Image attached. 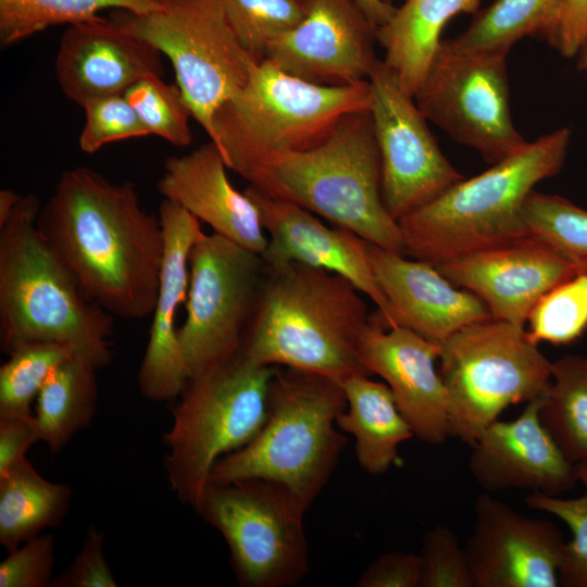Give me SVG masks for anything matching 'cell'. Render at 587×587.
<instances>
[{"mask_svg":"<svg viewBox=\"0 0 587 587\" xmlns=\"http://www.w3.org/2000/svg\"><path fill=\"white\" fill-rule=\"evenodd\" d=\"M37 227L88 299L112 316H151L164 255L159 215L130 182L88 167L66 170L40 209Z\"/></svg>","mask_w":587,"mask_h":587,"instance_id":"1","label":"cell"},{"mask_svg":"<svg viewBox=\"0 0 587 587\" xmlns=\"http://www.w3.org/2000/svg\"><path fill=\"white\" fill-rule=\"evenodd\" d=\"M362 292L344 276L291 262L265 265L240 354L262 366L319 373L340 383L371 375L359 355L371 314Z\"/></svg>","mask_w":587,"mask_h":587,"instance_id":"2","label":"cell"},{"mask_svg":"<svg viewBox=\"0 0 587 587\" xmlns=\"http://www.w3.org/2000/svg\"><path fill=\"white\" fill-rule=\"evenodd\" d=\"M37 196H21L0 226V344L9 354L33 342L71 347L99 370L113 358V317L86 297L37 227Z\"/></svg>","mask_w":587,"mask_h":587,"instance_id":"3","label":"cell"},{"mask_svg":"<svg viewBox=\"0 0 587 587\" xmlns=\"http://www.w3.org/2000/svg\"><path fill=\"white\" fill-rule=\"evenodd\" d=\"M571 132L561 127L398 221L403 254L433 265L530 235L523 208L535 186L562 168Z\"/></svg>","mask_w":587,"mask_h":587,"instance_id":"4","label":"cell"},{"mask_svg":"<svg viewBox=\"0 0 587 587\" xmlns=\"http://www.w3.org/2000/svg\"><path fill=\"white\" fill-rule=\"evenodd\" d=\"M346 408L340 382L277 366L262 427L248 444L215 462L209 483L274 480L287 486L309 509L347 445L346 436L336 429V420Z\"/></svg>","mask_w":587,"mask_h":587,"instance_id":"5","label":"cell"},{"mask_svg":"<svg viewBox=\"0 0 587 587\" xmlns=\"http://www.w3.org/2000/svg\"><path fill=\"white\" fill-rule=\"evenodd\" d=\"M249 186L299 205L370 243L403 254L399 223L382 197V167L370 111L345 115L317 146L253 170Z\"/></svg>","mask_w":587,"mask_h":587,"instance_id":"6","label":"cell"},{"mask_svg":"<svg viewBox=\"0 0 587 587\" xmlns=\"http://www.w3.org/2000/svg\"><path fill=\"white\" fill-rule=\"evenodd\" d=\"M370 82L320 86L259 60L247 84L213 117V141L228 170H253L321 143L347 114L370 111Z\"/></svg>","mask_w":587,"mask_h":587,"instance_id":"7","label":"cell"},{"mask_svg":"<svg viewBox=\"0 0 587 587\" xmlns=\"http://www.w3.org/2000/svg\"><path fill=\"white\" fill-rule=\"evenodd\" d=\"M276 367L239 353L188 380L163 435L167 480L182 502L195 508L215 462L260 430Z\"/></svg>","mask_w":587,"mask_h":587,"instance_id":"8","label":"cell"},{"mask_svg":"<svg viewBox=\"0 0 587 587\" xmlns=\"http://www.w3.org/2000/svg\"><path fill=\"white\" fill-rule=\"evenodd\" d=\"M440 347L449 436L470 446L509 405L542 397L551 384V362L524 327L510 322L490 316L472 323Z\"/></svg>","mask_w":587,"mask_h":587,"instance_id":"9","label":"cell"},{"mask_svg":"<svg viewBox=\"0 0 587 587\" xmlns=\"http://www.w3.org/2000/svg\"><path fill=\"white\" fill-rule=\"evenodd\" d=\"M158 1L157 12L113 10L110 18L171 60L192 118L213 140L215 112L243 88L261 59L241 46L218 0Z\"/></svg>","mask_w":587,"mask_h":587,"instance_id":"10","label":"cell"},{"mask_svg":"<svg viewBox=\"0 0 587 587\" xmlns=\"http://www.w3.org/2000/svg\"><path fill=\"white\" fill-rule=\"evenodd\" d=\"M195 511L224 537L243 587H287L309 571L308 508L287 486L263 478L208 483Z\"/></svg>","mask_w":587,"mask_h":587,"instance_id":"11","label":"cell"},{"mask_svg":"<svg viewBox=\"0 0 587 587\" xmlns=\"http://www.w3.org/2000/svg\"><path fill=\"white\" fill-rule=\"evenodd\" d=\"M186 317L177 338L188 380L239 354L265 274L255 253L216 233L203 234L189 254Z\"/></svg>","mask_w":587,"mask_h":587,"instance_id":"12","label":"cell"},{"mask_svg":"<svg viewBox=\"0 0 587 587\" xmlns=\"http://www.w3.org/2000/svg\"><path fill=\"white\" fill-rule=\"evenodd\" d=\"M507 54L459 50L441 40L414 95L427 121L491 165L527 143L512 122Z\"/></svg>","mask_w":587,"mask_h":587,"instance_id":"13","label":"cell"},{"mask_svg":"<svg viewBox=\"0 0 587 587\" xmlns=\"http://www.w3.org/2000/svg\"><path fill=\"white\" fill-rule=\"evenodd\" d=\"M369 82L383 202L398 222L464 177L441 152L414 97L383 60Z\"/></svg>","mask_w":587,"mask_h":587,"instance_id":"14","label":"cell"},{"mask_svg":"<svg viewBox=\"0 0 587 587\" xmlns=\"http://www.w3.org/2000/svg\"><path fill=\"white\" fill-rule=\"evenodd\" d=\"M377 27L353 0H313L304 20L263 55L283 72L320 86L367 82L379 59Z\"/></svg>","mask_w":587,"mask_h":587,"instance_id":"15","label":"cell"},{"mask_svg":"<svg viewBox=\"0 0 587 587\" xmlns=\"http://www.w3.org/2000/svg\"><path fill=\"white\" fill-rule=\"evenodd\" d=\"M464 546L475 587H558L565 541L546 520L480 495Z\"/></svg>","mask_w":587,"mask_h":587,"instance_id":"16","label":"cell"},{"mask_svg":"<svg viewBox=\"0 0 587 587\" xmlns=\"http://www.w3.org/2000/svg\"><path fill=\"white\" fill-rule=\"evenodd\" d=\"M434 266L453 285L476 295L492 317L521 327L548 291L587 272L534 235Z\"/></svg>","mask_w":587,"mask_h":587,"instance_id":"17","label":"cell"},{"mask_svg":"<svg viewBox=\"0 0 587 587\" xmlns=\"http://www.w3.org/2000/svg\"><path fill=\"white\" fill-rule=\"evenodd\" d=\"M243 192L259 210L267 234L262 254L267 267L297 262L337 273L376 304L380 323L389 327V307L373 271L370 242L348 229L328 227L312 212L251 186Z\"/></svg>","mask_w":587,"mask_h":587,"instance_id":"18","label":"cell"},{"mask_svg":"<svg viewBox=\"0 0 587 587\" xmlns=\"http://www.w3.org/2000/svg\"><path fill=\"white\" fill-rule=\"evenodd\" d=\"M440 350L407 327L386 328L376 313L359 342L364 367L386 382L414 437L429 445L449 437L448 395L436 370Z\"/></svg>","mask_w":587,"mask_h":587,"instance_id":"19","label":"cell"},{"mask_svg":"<svg viewBox=\"0 0 587 587\" xmlns=\"http://www.w3.org/2000/svg\"><path fill=\"white\" fill-rule=\"evenodd\" d=\"M158 215L164 233V255L137 384L147 399L168 401L182 395L188 383L175 319L188 297L190 250L203 230L196 216L167 199L162 200Z\"/></svg>","mask_w":587,"mask_h":587,"instance_id":"20","label":"cell"},{"mask_svg":"<svg viewBox=\"0 0 587 587\" xmlns=\"http://www.w3.org/2000/svg\"><path fill=\"white\" fill-rule=\"evenodd\" d=\"M541 398L527 402L513 421H495L471 445L469 467L487 491L528 489L561 496L577 483L576 467L539 419Z\"/></svg>","mask_w":587,"mask_h":587,"instance_id":"21","label":"cell"},{"mask_svg":"<svg viewBox=\"0 0 587 587\" xmlns=\"http://www.w3.org/2000/svg\"><path fill=\"white\" fill-rule=\"evenodd\" d=\"M162 53L111 18L68 25L55 58L63 93L83 108L99 98L123 95L139 79L163 76Z\"/></svg>","mask_w":587,"mask_h":587,"instance_id":"22","label":"cell"},{"mask_svg":"<svg viewBox=\"0 0 587 587\" xmlns=\"http://www.w3.org/2000/svg\"><path fill=\"white\" fill-rule=\"evenodd\" d=\"M369 252L388 302L389 327L403 326L442 345L461 328L491 316L476 295L459 289L433 264L373 243Z\"/></svg>","mask_w":587,"mask_h":587,"instance_id":"23","label":"cell"},{"mask_svg":"<svg viewBox=\"0 0 587 587\" xmlns=\"http://www.w3.org/2000/svg\"><path fill=\"white\" fill-rule=\"evenodd\" d=\"M220 149L210 140L187 154L167 158L158 190L213 233L262 255L267 236L259 210L230 184Z\"/></svg>","mask_w":587,"mask_h":587,"instance_id":"24","label":"cell"},{"mask_svg":"<svg viewBox=\"0 0 587 587\" xmlns=\"http://www.w3.org/2000/svg\"><path fill=\"white\" fill-rule=\"evenodd\" d=\"M480 0H405L391 20L377 28L383 61L414 97L440 46L445 25L461 13H475Z\"/></svg>","mask_w":587,"mask_h":587,"instance_id":"25","label":"cell"},{"mask_svg":"<svg viewBox=\"0 0 587 587\" xmlns=\"http://www.w3.org/2000/svg\"><path fill=\"white\" fill-rule=\"evenodd\" d=\"M347 408L337 427L355 439V455L369 474L379 475L400 462L399 446L414 434L400 413L387 384L369 375H352L342 383Z\"/></svg>","mask_w":587,"mask_h":587,"instance_id":"26","label":"cell"},{"mask_svg":"<svg viewBox=\"0 0 587 587\" xmlns=\"http://www.w3.org/2000/svg\"><path fill=\"white\" fill-rule=\"evenodd\" d=\"M86 357L74 353L55 366L37 396L35 417L51 453L61 451L96 413L97 371Z\"/></svg>","mask_w":587,"mask_h":587,"instance_id":"27","label":"cell"},{"mask_svg":"<svg viewBox=\"0 0 587 587\" xmlns=\"http://www.w3.org/2000/svg\"><path fill=\"white\" fill-rule=\"evenodd\" d=\"M71 498L68 485L46 479L26 458L0 477V544L10 551L58 526Z\"/></svg>","mask_w":587,"mask_h":587,"instance_id":"28","label":"cell"},{"mask_svg":"<svg viewBox=\"0 0 587 587\" xmlns=\"http://www.w3.org/2000/svg\"><path fill=\"white\" fill-rule=\"evenodd\" d=\"M539 419L572 464L587 463V355L566 354L551 362Z\"/></svg>","mask_w":587,"mask_h":587,"instance_id":"29","label":"cell"},{"mask_svg":"<svg viewBox=\"0 0 587 587\" xmlns=\"http://www.w3.org/2000/svg\"><path fill=\"white\" fill-rule=\"evenodd\" d=\"M569 0H495L477 12L458 37L447 39L465 51H505L525 36L545 39L557 26Z\"/></svg>","mask_w":587,"mask_h":587,"instance_id":"30","label":"cell"},{"mask_svg":"<svg viewBox=\"0 0 587 587\" xmlns=\"http://www.w3.org/2000/svg\"><path fill=\"white\" fill-rule=\"evenodd\" d=\"M105 9L149 14L158 0H0V41L10 46L51 26L93 21Z\"/></svg>","mask_w":587,"mask_h":587,"instance_id":"31","label":"cell"},{"mask_svg":"<svg viewBox=\"0 0 587 587\" xmlns=\"http://www.w3.org/2000/svg\"><path fill=\"white\" fill-rule=\"evenodd\" d=\"M76 353L54 342H33L10 352L0 367V415H32L30 404L52 370Z\"/></svg>","mask_w":587,"mask_h":587,"instance_id":"32","label":"cell"},{"mask_svg":"<svg viewBox=\"0 0 587 587\" xmlns=\"http://www.w3.org/2000/svg\"><path fill=\"white\" fill-rule=\"evenodd\" d=\"M241 46L263 59L267 46L308 15L313 0H218Z\"/></svg>","mask_w":587,"mask_h":587,"instance_id":"33","label":"cell"},{"mask_svg":"<svg viewBox=\"0 0 587 587\" xmlns=\"http://www.w3.org/2000/svg\"><path fill=\"white\" fill-rule=\"evenodd\" d=\"M523 220L534 235L587 268V210L570 200L533 191L523 208Z\"/></svg>","mask_w":587,"mask_h":587,"instance_id":"34","label":"cell"},{"mask_svg":"<svg viewBox=\"0 0 587 587\" xmlns=\"http://www.w3.org/2000/svg\"><path fill=\"white\" fill-rule=\"evenodd\" d=\"M527 322V332L536 344L566 345L579 338L587 329V272L548 291Z\"/></svg>","mask_w":587,"mask_h":587,"instance_id":"35","label":"cell"},{"mask_svg":"<svg viewBox=\"0 0 587 587\" xmlns=\"http://www.w3.org/2000/svg\"><path fill=\"white\" fill-rule=\"evenodd\" d=\"M162 77L146 76L124 95L150 135L176 147H187L192 140L189 126L191 111L177 84H167Z\"/></svg>","mask_w":587,"mask_h":587,"instance_id":"36","label":"cell"},{"mask_svg":"<svg viewBox=\"0 0 587 587\" xmlns=\"http://www.w3.org/2000/svg\"><path fill=\"white\" fill-rule=\"evenodd\" d=\"M578 483L584 494L577 498H562L544 494H532L526 505L550 513L563 521L572 533L565 544L560 569V586L587 587V463L575 464Z\"/></svg>","mask_w":587,"mask_h":587,"instance_id":"37","label":"cell"},{"mask_svg":"<svg viewBox=\"0 0 587 587\" xmlns=\"http://www.w3.org/2000/svg\"><path fill=\"white\" fill-rule=\"evenodd\" d=\"M84 109L86 121L78 143L85 153H95L113 141L150 135L124 93L96 99Z\"/></svg>","mask_w":587,"mask_h":587,"instance_id":"38","label":"cell"},{"mask_svg":"<svg viewBox=\"0 0 587 587\" xmlns=\"http://www.w3.org/2000/svg\"><path fill=\"white\" fill-rule=\"evenodd\" d=\"M421 587H475L464 547L452 529L436 526L423 538Z\"/></svg>","mask_w":587,"mask_h":587,"instance_id":"39","label":"cell"},{"mask_svg":"<svg viewBox=\"0 0 587 587\" xmlns=\"http://www.w3.org/2000/svg\"><path fill=\"white\" fill-rule=\"evenodd\" d=\"M54 537L38 535L9 551L0 563V587H45L53 579Z\"/></svg>","mask_w":587,"mask_h":587,"instance_id":"40","label":"cell"},{"mask_svg":"<svg viewBox=\"0 0 587 587\" xmlns=\"http://www.w3.org/2000/svg\"><path fill=\"white\" fill-rule=\"evenodd\" d=\"M104 534L95 526L86 533L83 547L73 562L58 576L53 587H117L103 551Z\"/></svg>","mask_w":587,"mask_h":587,"instance_id":"41","label":"cell"},{"mask_svg":"<svg viewBox=\"0 0 587 587\" xmlns=\"http://www.w3.org/2000/svg\"><path fill=\"white\" fill-rule=\"evenodd\" d=\"M420 554L386 552L374 560L361 574L358 587H421Z\"/></svg>","mask_w":587,"mask_h":587,"instance_id":"42","label":"cell"},{"mask_svg":"<svg viewBox=\"0 0 587 587\" xmlns=\"http://www.w3.org/2000/svg\"><path fill=\"white\" fill-rule=\"evenodd\" d=\"M37 441L41 435L35 414L0 415V477L24 461Z\"/></svg>","mask_w":587,"mask_h":587,"instance_id":"43","label":"cell"},{"mask_svg":"<svg viewBox=\"0 0 587 587\" xmlns=\"http://www.w3.org/2000/svg\"><path fill=\"white\" fill-rule=\"evenodd\" d=\"M565 58L587 42V0H569L554 29L546 38Z\"/></svg>","mask_w":587,"mask_h":587,"instance_id":"44","label":"cell"},{"mask_svg":"<svg viewBox=\"0 0 587 587\" xmlns=\"http://www.w3.org/2000/svg\"><path fill=\"white\" fill-rule=\"evenodd\" d=\"M378 28L388 23L397 8L384 0H353Z\"/></svg>","mask_w":587,"mask_h":587,"instance_id":"45","label":"cell"},{"mask_svg":"<svg viewBox=\"0 0 587 587\" xmlns=\"http://www.w3.org/2000/svg\"><path fill=\"white\" fill-rule=\"evenodd\" d=\"M20 195L10 189L0 191V226L3 225L20 200Z\"/></svg>","mask_w":587,"mask_h":587,"instance_id":"46","label":"cell"},{"mask_svg":"<svg viewBox=\"0 0 587 587\" xmlns=\"http://www.w3.org/2000/svg\"><path fill=\"white\" fill-rule=\"evenodd\" d=\"M583 49H584V53H583V55H582V58H580L579 64H580L582 67H587V42H586V45L583 47ZM583 49H582V50H583Z\"/></svg>","mask_w":587,"mask_h":587,"instance_id":"47","label":"cell"},{"mask_svg":"<svg viewBox=\"0 0 587 587\" xmlns=\"http://www.w3.org/2000/svg\"><path fill=\"white\" fill-rule=\"evenodd\" d=\"M384 1H386V2H388V3H391V4H392V2H394V0H384Z\"/></svg>","mask_w":587,"mask_h":587,"instance_id":"48","label":"cell"}]
</instances>
